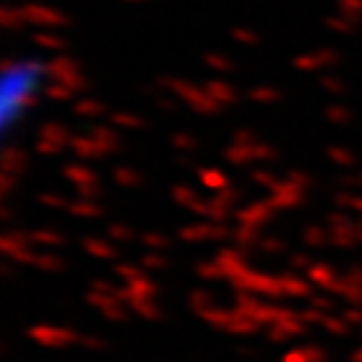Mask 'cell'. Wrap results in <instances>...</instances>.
Segmentation results:
<instances>
[{"label":"cell","instance_id":"cell-1","mask_svg":"<svg viewBox=\"0 0 362 362\" xmlns=\"http://www.w3.org/2000/svg\"><path fill=\"white\" fill-rule=\"evenodd\" d=\"M48 83L51 74L43 56L23 53L8 58L0 74V129L6 139H13L28 124L38 103L43 101Z\"/></svg>","mask_w":362,"mask_h":362}]
</instances>
